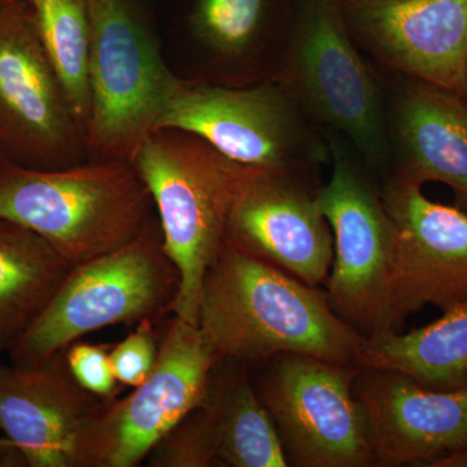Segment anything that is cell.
Returning <instances> with one entry per match:
<instances>
[{
  "mask_svg": "<svg viewBox=\"0 0 467 467\" xmlns=\"http://www.w3.org/2000/svg\"><path fill=\"white\" fill-rule=\"evenodd\" d=\"M198 326L221 358L245 367L281 355L355 367L365 339L334 312L327 291L227 242L202 281Z\"/></svg>",
  "mask_w": 467,
  "mask_h": 467,
  "instance_id": "obj_1",
  "label": "cell"
},
{
  "mask_svg": "<svg viewBox=\"0 0 467 467\" xmlns=\"http://www.w3.org/2000/svg\"><path fill=\"white\" fill-rule=\"evenodd\" d=\"M155 209L133 164L32 169L0 160V220L38 234L72 266L124 247Z\"/></svg>",
  "mask_w": 467,
  "mask_h": 467,
  "instance_id": "obj_2",
  "label": "cell"
},
{
  "mask_svg": "<svg viewBox=\"0 0 467 467\" xmlns=\"http://www.w3.org/2000/svg\"><path fill=\"white\" fill-rule=\"evenodd\" d=\"M276 78L322 134L342 138L380 182L391 174L382 75L337 0H294Z\"/></svg>",
  "mask_w": 467,
  "mask_h": 467,
  "instance_id": "obj_3",
  "label": "cell"
},
{
  "mask_svg": "<svg viewBox=\"0 0 467 467\" xmlns=\"http://www.w3.org/2000/svg\"><path fill=\"white\" fill-rule=\"evenodd\" d=\"M158 212L162 241L181 276L173 315L198 325L202 281L226 242L234 202L252 169L187 131H152L131 161Z\"/></svg>",
  "mask_w": 467,
  "mask_h": 467,
  "instance_id": "obj_4",
  "label": "cell"
},
{
  "mask_svg": "<svg viewBox=\"0 0 467 467\" xmlns=\"http://www.w3.org/2000/svg\"><path fill=\"white\" fill-rule=\"evenodd\" d=\"M180 288V272L152 218L124 247L73 266L9 358L38 361L109 326L158 322L173 315Z\"/></svg>",
  "mask_w": 467,
  "mask_h": 467,
  "instance_id": "obj_5",
  "label": "cell"
},
{
  "mask_svg": "<svg viewBox=\"0 0 467 467\" xmlns=\"http://www.w3.org/2000/svg\"><path fill=\"white\" fill-rule=\"evenodd\" d=\"M91 45L88 160L133 161L180 84L138 0H88Z\"/></svg>",
  "mask_w": 467,
  "mask_h": 467,
  "instance_id": "obj_6",
  "label": "cell"
},
{
  "mask_svg": "<svg viewBox=\"0 0 467 467\" xmlns=\"http://www.w3.org/2000/svg\"><path fill=\"white\" fill-rule=\"evenodd\" d=\"M158 129L196 135L244 167L316 171L330 161L325 135L278 78L248 86L181 78Z\"/></svg>",
  "mask_w": 467,
  "mask_h": 467,
  "instance_id": "obj_7",
  "label": "cell"
},
{
  "mask_svg": "<svg viewBox=\"0 0 467 467\" xmlns=\"http://www.w3.org/2000/svg\"><path fill=\"white\" fill-rule=\"evenodd\" d=\"M331 174L317 187V202L334 236L328 303L364 337L389 330L393 263L391 223L380 181L342 138L325 133Z\"/></svg>",
  "mask_w": 467,
  "mask_h": 467,
  "instance_id": "obj_8",
  "label": "cell"
},
{
  "mask_svg": "<svg viewBox=\"0 0 467 467\" xmlns=\"http://www.w3.org/2000/svg\"><path fill=\"white\" fill-rule=\"evenodd\" d=\"M0 155L32 169L88 161L84 131L26 0H0Z\"/></svg>",
  "mask_w": 467,
  "mask_h": 467,
  "instance_id": "obj_9",
  "label": "cell"
},
{
  "mask_svg": "<svg viewBox=\"0 0 467 467\" xmlns=\"http://www.w3.org/2000/svg\"><path fill=\"white\" fill-rule=\"evenodd\" d=\"M223 361L198 325L171 315L155 367L122 399L109 401L92 430L86 467H135L207 398Z\"/></svg>",
  "mask_w": 467,
  "mask_h": 467,
  "instance_id": "obj_10",
  "label": "cell"
},
{
  "mask_svg": "<svg viewBox=\"0 0 467 467\" xmlns=\"http://www.w3.org/2000/svg\"><path fill=\"white\" fill-rule=\"evenodd\" d=\"M270 361L254 387L287 457L303 467L373 466L367 416L353 392L358 368L300 355Z\"/></svg>",
  "mask_w": 467,
  "mask_h": 467,
  "instance_id": "obj_11",
  "label": "cell"
},
{
  "mask_svg": "<svg viewBox=\"0 0 467 467\" xmlns=\"http://www.w3.org/2000/svg\"><path fill=\"white\" fill-rule=\"evenodd\" d=\"M392 226L393 263L387 325L395 331L426 306L467 301V214L430 201L422 186L398 177L380 182Z\"/></svg>",
  "mask_w": 467,
  "mask_h": 467,
  "instance_id": "obj_12",
  "label": "cell"
},
{
  "mask_svg": "<svg viewBox=\"0 0 467 467\" xmlns=\"http://www.w3.org/2000/svg\"><path fill=\"white\" fill-rule=\"evenodd\" d=\"M313 174L252 169L234 202L226 242L319 287L330 275L334 236L318 207Z\"/></svg>",
  "mask_w": 467,
  "mask_h": 467,
  "instance_id": "obj_13",
  "label": "cell"
},
{
  "mask_svg": "<svg viewBox=\"0 0 467 467\" xmlns=\"http://www.w3.org/2000/svg\"><path fill=\"white\" fill-rule=\"evenodd\" d=\"M107 404L73 378L66 350L38 361L0 362V430L27 467H86Z\"/></svg>",
  "mask_w": 467,
  "mask_h": 467,
  "instance_id": "obj_14",
  "label": "cell"
},
{
  "mask_svg": "<svg viewBox=\"0 0 467 467\" xmlns=\"http://www.w3.org/2000/svg\"><path fill=\"white\" fill-rule=\"evenodd\" d=\"M378 69L466 98L467 0H395L343 8Z\"/></svg>",
  "mask_w": 467,
  "mask_h": 467,
  "instance_id": "obj_15",
  "label": "cell"
},
{
  "mask_svg": "<svg viewBox=\"0 0 467 467\" xmlns=\"http://www.w3.org/2000/svg\"><path fill=\"white\" fill-rule=\"evenodd\" d=\"M373 466H425L467 442V386L438 389L389 370H359Z\"/></svg>",
  "mask_w": 467,
  "mask_h": 467,
  "instance_id": "obj_16",
  "label": "cell"
},
{
  "mask_svg": "<svg viewBox=\"0 0 467 467\" xmlns=\"http://www.w3.org/2000/svg\"><path fill=\"white\" fill-rule=\"evenodd\" d=\"M391 174L439 182L467 208V100L444 88L382 72Z\"/></svg>",
  "mask_w": 467,
  "mask_h": 467,
  "instance_id": "obj_17",
  "label": "cell"
},
{
  "mask_svg": "<svg viewBox=\"0 0 467 467\" xmlns=\"http://www.w3.org/2000/svg\"><path fill=\"white\" fill-rule=\"evenodd\" d=\"M294 0H195L189 15L202 81L248 86L276 78L290 32Z\"/></svg>",
  "mask_w": 467,
  "mask_h": 467,
  "instance_id": "obj_18",
  "label": "cell"
},
{
  "mask_svg": "<svg viewBox=\"0 0 467 467\" xmlns=\"http://www.w3.org/2000/svg\"><path fill=\"white\" fill-rule=\"evenodd\" d=\"M232 364L230 370L221 373L217 365L202 404L216 447L218 466H287L290 461L284 442L248 377V367Z\"/></svg>",
  "mask_w": 467,
  "mask_h": 467,
  "instance_id": "obj_19",
  "label": "cell"
},
{
  "mask_svg": "<svg viewBox=\"0 0 467 467\" xmlns=\"http://www.w3.org/2000/svg\"><path fill=\"white\" fill-rule=\"evenodd\" d=\"M355 368L398 371L430 389L467 386V301L411 333L387 330L365 337Z\"/></svg>",
  "mask_w": 467,
  "mask_h": 467,
  "instance_id": "obj_20",
  "label": "cell"
},
{
  "mask_svg": "<svg viewBox=\"0 0 467 467\" xmlns=\"http://www.w3.org/2000/svg\"><path fill=\"white\" fill-rule=\"evenodd\" d=\"M72 267L38 234L0 220V356L20 342Z\"/></svg>",
  "mask_w": 467,
  "mask_h": 467,
  "instance_id": "obj_21",
  "label": "cell"
},
{
  "mask_svg": "<svg viewBox=\"0 0 467 467\" xmlns=\"http://www.w3.org/2000/svg\"><path fill=\"white\" fill-rule=\"evenodd\" d=\"M46 54L63 85L77 122L86 131L90 91L91 27L88 0H26Z\"/></svg>",
  "mask_w": 467,
  "mask_h": 467,
  "instance_id": "obj_22",
  "label": "cell"
},
{
  "mask_svg": "<svg viewBox=\"0 0 467 467\" xmlns=\"http://www.w3.org/2000/svg\"><path fill=\"white\" fill-rule=\"evenodd\" d=\"M147 461L150 467L218 466L216 447L202 405L155 445Z\"/></svg>",
  "mask_w": 467,
  "mask_h": 467,
  "instance_id": "obj_23",
  "label": "cell"
},
{
  "mask_svg": "<svg viewBox=\"0 0 467 467\" xmlns=\"http://www.w3.org/2000/svg\"><path fill=\"white\" fill-rule=\"evenodd\" d=\"M155 325L156 322L150 319L140 322L124 340L110 347L113 373L122 386L137 387L155 367L160 348Z\"/></svg>",
  "mask_w": 467,
  "mask_h": 467,
  "instance_id": "obj_24",
  "label": "cell"
},
{
  "mask_svg": "<svg viewBox=\"0 0 467 467\" xmlns=\"http://www.w3.org/2000/svg\"><path fill=\"white\" fill-rule=\"evenodd\" d=\"M109 344L75 342L66 349L67 368L79 386L104 400H115L122 384L116 379Z\"/></svg>",
  "mask_w": 467,
  "mask_h": 467,
  "instance_id": "obj_25",
  "label": "cell"
},
{
  "mask_svg": "<svg viewBox=\"0 0 467 467\" xmlns=\"http://www.w3.org/2000/svg\"><path fill=\"white\" fill-rule=\"evenodd\" d=\"M0 467H26V460L16 445L5 436L0 438Z\"/></svg>",
  "mask_w": 467,
  "mask_h": 467,
  "instance_id": "obj_26",
  "label": "cell"
},
{
  "mask_svg": "<svg viewBox=\"0 0 467 467\" xmlns=\"http://www.w3.org/2000/svg\"><path fill=\"white\" fill-rule=\"evenodd\" d=\"M427 467H467V442L430 462Z\"/></svg>",
  "mask_w": 467,
  "mask_h": 467,
  "instance_id": "obj_27",
  "label": "cell"
},
{
  "mask_svg": "<svg viewBox=\"0 0 467 467\" xmlns=\"http://www.w3.org/2000/svg\"><path fill=\"white\" fill-rule=\"evenodd\" d=\"M343 8L362 7V5H382L395 0H337Z\"/></svg>",
  "mask_w": 467,
  "mask_h": 467,
  "instance_id": "obj_28",
  "label": "cell"
},
{
  "mask_svg": "<svg viewBox=\"0 0 467 467\" xmlns=\"http://www.w3.org/2000/svg\"><path fill=\"white\" fill-rule=\"evenodd\" d=\"M0 160H3L2 155H0Z\"/></svg>",
  "mask_w": 467,
  "mask_h": 467,
  "instance_id": "obj_29",
  "label": "cell"
},
{
  "mask_svg": "<svg viewBox=\"0 0 467 467\" xmlns=\"http://www.w3.org/2000/svg\"><path fill=\"white\" fill-rule=\"evenodd\" d=\"M466 100H467V91H466Z\"/></svg>",
  "mask_w": 467,
  "mask_h": 467,
  "instance_id": "obj_30",
  "label": "cell"
}]
</instances>
